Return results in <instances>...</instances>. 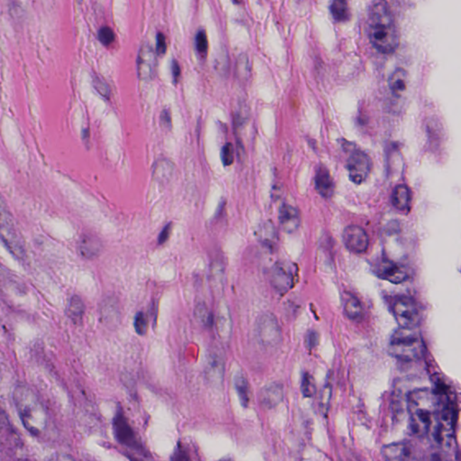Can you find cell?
<instances>
[{"label": "cell", "mask_w": 461, "mask_h": 461, "mask_svg": "<svg viewBox=\"0 0 461 461\" xmlns=\"http://www.w3.org/2000/svg\"><path fill=\"white\" fill-rule=\"evenodd\" d=\"M439 403L436 392L429 389L411 391L407 396V410L410 427L414 434L426 437L436 426Z\"/></svg>", "instance_id": "obj_1"}, {"label": "cell", "mask_w": 461, "mask_h": 461, "mask_svg": "<svg viewBox=\"0 0 461 461\" xmlns=\"http://www.w3.org/2000/svg\"><path fill=\"white\" fill-rule=\"evenodd\" d=\"M369 34L371 44L382 54H392L399 45L396 21L386 3L377 2L371 8Z\"/></svg>", "instance_id": "obj_2"}, {"label": "cell", "mask_w": 461, "mask_h": 461, "mask_svg": "<svg viewBox=\"0 0 461 461\" xmlns=\"http://www.w3.org/2000/svg\"><path fill=\"white\" fill-rule=\"evenodd\" d=\"M13 401L25 430L32 436H42L47 428V414L34 391L25 385H18L13 392Z\"/></svg>", "instance_id": "obj_3"}, {"label": "cell", "mask_w": 461, "mask_h": 461, "mask_svg": "<svg viewBox=\"0 0 461 461\" xmlns=\"http://www.w3.org/2000/svg\"><path fill=\"white\" fill-rule=\"evenodd\" d=\"M423 344L416 328L399 327L391 336L389 353L397 359L404 361L419 360Z\"/></svg>", "instance_id": "obj_4"}, {"label": "cell", "mask_w": 461, "mask_h": 461, "mask_svg": "<svg viewBox=\"0 0 461 461\" xmlns=\"http://www.w3.org/2000/svg\"><path fill=\"white\" fill-rule=\"evenodd\" d=\"M1 239L10 253L18 260H25L26 251L24 239L16 228L11 214L6 208L4 201H2L1 205Z\"/></svg>", "instance_id": "obj_5"}, {"label": "cell", "mask_w": 461, "mask_h": 461, "mask_svg": "<svg viewBox=\"0 0 461 461\" xmlns=\"http://www.w3.org/2000/svg\"><path fill=\"white\" fill-rule=\"evenodd\" d=\"M255 331L258 343L266 350H276L283 339L280 324L271 313H264L258 317Z\"/></svg>", "instance_id": "obj_6"}, {"label": "cell", "mask_w": 461, "mask_h": 461, "mask_svg": "<svg viewBox=\"0 0 461 461\" xmlns=\"http://www.w3.org/2000/svg\"><path fill=\"white\" fill-rule=\"evenodd\" d=\"M296 278V266L287 261L275 264L271 271V285L280 294L287 293L294 287Z\"/></svg>", "instance_id": "obj_7"}, {"label": "cell", "mask_w": 461, "mask_h": 461, "mask_svg": "<svg viewBox=\"0 0 461 461\" xmlns=\"http://www.w3.org/2000/svg\"><path fill=\"white\" fill-rule=\"evenodd\" d=\"M347 169L351 181L360 185L370 177L372 171V161L365 152L355 151L348 159Z\"/></svg>", "instance_id": "obj_8"}, {"label": "cell", "mask_w": 461, "mask_h": 461, "mask_svg": "<svg viewBox=\"0 0 461 461\" xmlns=\"http://www.w3.org/2000/svg\"><path fill=\"white\" fill-rule=\"evenodd\" d=\"M394 317L400 327L417 328L421 316L417 305L410 298H399L393 306Z\"/></svg>", "instance_id": "obj_9"}, {"label": "cell", "mask_w": 461, "mask_h": 461, "mask_svg": "<svg viewBox=\"0 0 461 461\" xmlns=\"http://www.w3.org/2000/svg\"><path fill=\"white\" fill-rule=\"evenodd\" d=\"M113 428H114V433L115 439L122 445L135 450H141L142 449L140 440L137 439V436L132 430L130 423H128L127 417L125 416L123 410L118 409L117 414L113 421Z\"/></svg>", "instance_id": "obj_10"}, {"label": "cell", "mask_w": 461, "mask_h": 461, "mask_svg": "<svg viewBox=\"0 0 461 461\" xmlns=\"http://www.w3.org/2000/svg\"><path fill=\"white\" fill-rule=\"evenodd\" d=\"M434 438L440 446L449 449L452 446L453 439V418L452 411L449 407L443 410L440 416L437 418L434 426Z\"/></svg>", "instance_id": "obj_11"}, {"label": "cell", "mask_w": 461, "mask_h": 461, "mask_svg": "<svg viewBox=\"0 0 461 461\" xmlns=\"http://www.w3.org/2000/svg\"><path fill=\"white\" fill-rule=\"evenodd\" d=\"M343 240L346 246L354 254L366 253L370 246V238L367 232L358 225H349L344 229Z\"/></svg>", "instance_id": "obj_12"}, {"label": "cell", "mask_w": 461, "mask_h": 461, "mask_svg": "<svg viewBox=\"0 0 461 461\" xmlns=\"http://www.w3.org/2000/svg\"><path fill=\"white\" fill-rule=\"evenodd\" d=\"M156 64H157V57L154 48L147 44L142 45L137 58L139 79L142 81H148L154 77Z\"/></svg>", "instance_id": "obj_13"}, {"label": "cell", "mask_w": 461, "mask_h": 461, "mask_svg": "<svg viewBox=\"0 0 461 461\" xmlns=\"http://www.w3.org/2000/svg\"><path fill=\"white\" fill-rule=\"evenodd\" d=\"M375 273L384 280L393 284H401L408 278L406 270L401 265L390 260H383L377 264Z\"/></svg>", "instance_id": "obj_14"}, {"label": "cell", "mask_w": 461, "mask_h": 461, "mask_svg": "<svg viewBox=\"0 0 461 461\" xmlns=\"http://www.w3.org/2000/svg\"><path fill=\"white\" fill-rule=\"evenodd\" d=\"M280 221L286 233H296L301 225L300 211L290 205H283L280 211Z\"/></svg>", "instance_id": "obj_15"}, {"label": "cell", "mask_w": 461, "mask_h": 461, "mask_svg": "<svg viewBox=\"0 0 461 461\" xmlns=\"http://www.w3.org/2000/svg\"><path fill=\"white\" fill-rule=\"evenodd\" d=\"M78 251L81 257L93 260L101 253V241L95 235L83 234L79 241Z\"/></svg>", "instance_id": "obj_16"}, {"label": "cell", "mask_w": 461, "mask_h": 461, "mask_svg": "<svg viewBox=\"0 0 461 461\" xmlns=\"http://www.w3.org/2000/svg\"><path fill=\"white\" fill-rule=\"evenodd\" d=\"M284 398V387L281 384L274 382L268 384L261 390V401L263 406L272 409L277 407Z\"/></svg>", "instance_id": "obj_17"}, {"label": "cell", "mask_w": 461, "mask_h": 461, "mask_svg": "<svg viewBox=\"0 0 461 461\" xmlns=\"http://www.w3.org/2000/svg\"><path fill=\"white\" fill-rule=\"evenodd\" d=\"M316 188L321 197L330 198L334 192V181L329 170L324 166H321L314 177Z\"/></svg>", "instance_id": "obj_18"}, {"label": "cell", "mask_w": 461, "mask_h": 461, "mask_svg": "<svg viewBox=\"0 0 461 461\" xmlns=\"http://www.w3.org/2000/svg\"><path fill=\"white\" fill-rule=\"evenodd\" d=\"M389 85L391 92L397 97H401L406 92L409 85V75L406 69L397 68L391 74Z\"/></svg>", "instance_id": "obj_19"}, {"label": "cell", "mask_w": 461, "mask_h": 461, "mask_svg": "<svg viewBox=\"0 0 461 461\" xmlns=\"http://www.w3.org/2000/svg\"><path fill=\"white\" fill-rule=\"evenodd\" d=\"M217 327L219 337L222 340L224 341L230 340L232 330H233V323H232L230 311H229L227 303H224L223 306L219 309Z\"/></svg>", "instance_id": "obj_20"}, {"label": "cell", "mask_w": 461, "mask_h": 461, "mask_svg": "<svg viewBox=\"0 0 461 461\" xmlns=\"http://www.w3.org/2000/svg\"><path fill=\"white\" fill-rule=\"evenodd\" d=\"M382 453L387 460H408L412 457L410 448L404 443H392L385 446Z\"/></svg>", "instance_id": "obj_21"}, {"label": "cell", "mask_w": 461, "mask_h": 461, "mask_svg": "<svg viewBox=\"0 0 461 461\" xmlns=\"http://www.w3.org/2000/svg\"><path fill=\"white\" fill-rule=\"evenodd\" d=\"M392 203L398 210L408 212L411 205V192L409 188L404 184L397 185L392 193Z\"/></svg>", "instance_id": "obj_22"}, {"label": "cell", "mask_w": 461, "mask_h": 461, "mask_svg": "<svg viewBox=\"0 0 461 461\" xmlns=\"http://www.w3.org/2000/svg\"><path fill=\"white\" fill-rule=\"evenodd\" d=\"M234 387L241 406L247 407L251 399L250 384L244 374H237L234 377Z\"/></svg>", "instance_id": "obj_23"}, {"label": "cell", "mask_w": 461, "mask_h": 461, "mask_svg": "<svg viewBox=\"0 0 461 461\" xmlns=\"http://www.w3.org/2000/svg\"><path fill=\"white\" fill-rule=\"evenodd\" d=\"M173 165L171 161L166 160H161L157 161L154 168V178L161 183H167L171 180L172 175H173Z\"/></svg>", "instance_id": "obj_24"}, {"label": "cell", "mask_w": 461, "mask_h": 461, "mask_svg": "<svg viewBox=\"0 0 461 461\" xmlns=\"http://www.w3.org/2000/svg\"><path fill=\"white\" fill-rule=\"evenodd\" d=\"M85 305L79 296H72L69 300L67 314L74 324H81L84 317Z\"/></svg>", "instance_id": "obj_25"}, {"label": "cell", "mask_w": 461, "mask_h": 461, "mask_svg": "<svg viewBox=\"0 0 461 461\" xmlns=\"http://www.w3.org/2000/svg\"><path fill=\"white\" fill-rule=\"evenodd\" d=\"M344 313L350 320L360 321L364 317L363 305L358 298L350 297L344 305Z\"/></svg>", "instance_id": "obj_26"}, {"label": "cell", "mask_w": 461, "mask_h": 461, "mask_svg": "<svg viewBox=\"0 0 461 461\" xmlns=\"http://www.w3.org/2000/svg\"><path fill=\"white\" fill-rule=\"evenodd\" d=\"M207 376L209 380L215 383H221L224 377V364L220 358L212 357L207 367Z\"/></svg>", "instance_id": "obj_27"}, {"label": "cell", "mask_w": 461, "mask_h": 461, "mask_svg": "<svg viewBox=\"0 0 461 461\" xmlns=\"http://www.w3.org/2000/svg\"><path fill=\"white\" fill-rule=\"evenodd\" d=\"M331 12L337 22H346L350 18L347 0H334L331 5Z\"/></svg>", "instance_id": "obj_28"}, {"label": "cell", "mask_w": 461, "mask_h": 461, "mask_svg": "<svg viewBox=\"0 0 461 461\" xmlns=\"http://www.w3.org/2000/svg\"><path fill=\"white\" fill-rule=\"evenodd\" d=\"M331 391H333V387H331V381L327 380L320 394V409L324 416H327L328 412H329Z\"/></svg>", "instance_id": "obj_29"}, {"label": "cell", "mask_w": 461, "mask_h": 461, "mask_svg": "<svg viewBox=\"0 0 461 461\" xmlns=\"http://www.w3.org/2000/svg\"><path fill=\"white\" fill-rule=\"evenodd\" d=\"M302 394L305 397H313L317 393V385L309 373H305L301 384Z\"/></svg>", "instance_id": "obj_30"}, {"label": "cell", "mask_w": 461, "mask_h": 461, "mask_svg": "<svg viewBox=\"0 0 461 461\" xmlns=\"http://www.w3.org/2000/svg\"><path fill=\"white\" fill-rule=\"evenodd\" d=\"M134 327L136 334L144 336L148 330V318L145 316L144 312H138L135 314L134 321Z\"/></svg>", "instance_id": "obj_31"}, {"label": "cell", "mask_w": 461, "mask_h": 461, "mask_svg": "<svg viewBox=\"0 0 461 461\" xmlns=\"http://www.w3.org/2000/svg\"><path fill=\"white\" fill-rule=\"evenodd\" d=\"M93 87L103 98L108 99L110 98L111 91L107 82L99 76H93Z\"/></svg>", "instance_id": "obj_32"}, {"label": "cell", "mask_w": 461, "mask_h": 461, "mask_svg": "<svg viewBox=\"0 0 461 461\" xmlns=\"http://www.w3.org/2000/svg\"><path fill=\"white\" fill-rule=\"evenodd\" d=\"M195 317L199 323L203 326H207L210 323V314L207 309V306L204 303H199L195 308Z\"/></svg>", "instance_id": "obj_33"}, {"label": "cell", "mask_w": 461, "mask_h": 461, "mask_svg": "<svg viewBox=\"0 0 461 461\" xmlns=\"http://www.w3.org/2000/svg\"><path fill=\"white\" fill-rule=\"evenodd\" d=\"M234 147L231 142H227L222 148L221 158L224 166H231L234 161Z\"/></svg>", "instance_id": "obj_34"}, {"label": "cell", "mask_w": 461, "mask_h": 461, "mask_svg": "<svg viewBox=\"0 0 461 461\" xmlns=\"http://www.w3.org/2000/svg\"><path fill=\"white\" fill-rule=\"evenodd\" d=\"M195 47L202 56L207 55L208 50L207 36L204 30H200L195 36Z\"/></svg>", "instance_id": "obj_35"}, {"label": "cell", "mask_w": 461, "mask_h": 461, "mask_svg": "<svg viewBox=\"0 0 461 461\" xmlns=\"http://www.w3.org/2000/svg\"><path fill=\"white\" fill-rule=\"evenodd\" d=\"M115 35L114 31L108 26H104L98 32L99 41L104 45H110L115 41Z\"/></svg>", "instance_id": "obj_36"}, {"label": "cell", "mask_w": 461, "mask_h": 461, "mask_svg": "<svg viewBox=\"0 0 461 461\" xmlns=\"http://www.w3.org/2000/svg\"><path fill=\"white\" fill-rule=\"evenodd\" d=\"M319 343V335L316 331H308L306 336V346L308 350H313Z\"/></svg>", "instance_id": "obj_37"}, {"label": "cell", "mask_w": 461, "mask_h": 461, "mask_svg": "<svg viewBox=\"0 0 461 461\" xmlns=\"http://www.w3.org/2000/svg\"><path fill=\"white\" fill-rule=\"evenodd\" d=\"M161 125L165 130H171L172 127L171 115L169 109H164L161 115Z\"/></svg>", "instance_id": "obj_38"}, {"label": "cell", "mask_w": 461, "mask_h": 461, "mask_svg": "<svg viewBox=\"0 0 461 461\" xmlns=\"http://www.w3.org/2000/svg\"><path fill=\"white\" fill-rule=\"evenodd\" d=\"M167 40L166 36L162 33H159L157 35V54L159 55H164L167 52Z\"/></svg>", "instance_id": "obj_39"}, {"label": "cell", "mask_w": 461, "mask_h": 461, "mask_svg": "<svg viewBox=\"0 0 461 461\" xmlns=\"http://www.w3.org/2000/svg\"><path fill=\"white\" fill-rule=\"evenodd\" d=\"M171 225L172 224H168L166 225V227L164 228V230L161 231V233L160 234V237L158 238V244H164L166 243V241H168L169 237H170L171 233Z\"/></svg>", "instance_id": "obj_40"}, {"label": "cell", "mask_w": 461, "mask_h": 461, "mask_svg": "<svg viewBox=\"0 0 461 461\" xmlns=\"http://www.w3.org/2000/svg\"><path fill=\"white\" fill-rule=\"evenodd\" d=\"M181 66L177 61L172 62V76H173L174 81L178 82V79L181 77Z\"/></svg>", "instance_id": "obj_41"}, {"label": "cell", "mask_w": 461, "mask_h": 461, "mask_svg": "<svg viewBox=\"0 0 461 461\" xmlns=\"http://www.w3.org/2000/svg\"><path fill=\"white\" fill-rule=\"evenodd\" d=\"M237 4H241V2H243V0H234Z\"/></svg>", "instance_id": "obj_42"}]
</instances>
